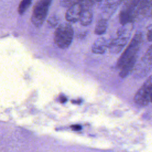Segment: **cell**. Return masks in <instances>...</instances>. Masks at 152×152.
Instances as JSON below:
<instances>
[{
  "instance_id": "19",
  "label": "cell",
  "mask_w": 152,
  "mask_h": 152,
  "mask_svg": "<svg viewBox=\"0 0 152 152\" xmlns=\"http://www.w3.org/2000/svg\"><path fill=\"white\" fill-rule=\"evenodd\" d=\"M150 15H151V17H152V5H151V9H150Z\"/></svg>"
},
{
  "instance_id": "18",
  "label": "cell",
  "mask_w": 152,
  "mask_h": 152,
  "mask_svg": "<svg viewBox=\"0 0 152 152\" xmlns=\"http://www.w3.org/2000/svg\"><path fill=\"white\" fill-rule=\"evenodd\" d=\"M60 100H61V102L62 103H64V102H65L66 101V98L65 97H64V96L61 97L60 98Z\"/></svg>"
},
{
  "instance_id": "6",
  "label": "cell",
  "mask_w": 152,
  "mask_h": 152,
  "mask_svg": "<svg viewBox=\"0 0 152 152\" xmlns=\"http://www.w3.org/2000/svg\"><path fill=\"white\" fill-rule=\"evenodd\" d=\"M152 91V75L150 76L137 91L134 96L135 102L142 106L147 105L150 101Z\"/></svg>"
},
{
  "instance_id": "3",
  "label": "cell",
  "mask_w": 152,
  "mask_h": 152,
  "mask_svg": "<svg viewBox=\"0 0 152 152\" xmlns=\"http://www.w3.org/2000/svg\"><path fill=\"white\" fill-rule=\"evenodd\" d=\"M142 41V34L140 31H137L131 38L128 45L119 58L116 63L118 68H120L124 63L130 59L137 56Z\"/></svg>"
},
{
  "instance_id": "4",
  "label": "cell",
  "mask_w": 152,
  "mask_h": 152,
  "mask_svg": "<svg viewBox=\"0 0 152 152\" xmlns=\"http://www.w3.org/2000/svg\"><path fill=\"white\" fill-rule=\"evenodd\" d=\"M52 0H38L33 8L31 20L37 27L42 26L45 21Z\"/></svg>"
},
{
  "instance_id": "8",
  "label": "cell",
  "mask_w": 152,
  "mask_h": 152,
  "mask_svg": "<svg viewBox=\"0 0 152 152\" xmlns=\"http://www.w3.org/2000/svg\"><path fill=\"white\" fill-rule=\"evenodd\" d=\"M110 39L107 36H100L96 39L91 47L92 52L95 54L104 53L109 47Z\"/></svg>"
},
{
  "instance_id": "16",
  "label": "cell",
  "mask_w": 152,
  "mask_h": 152,
  "mask_svg": "<svg viewBox=\"0 0 152 152\" xmlns=\"http://www.w3.org/2000/svg\"><path fill=\"white\" fill-rule=\"evenodd\" d=\"M146 36H147V39L148 41L152 42V26L148 28Z\"/></svg>"
},
{
  "instance_id": "13",
  "label": "cell",
  "mask_w": 152,
  "mask_h": 152,
  "mask_svg": "<svg viewBox=\"0 0 152 152\" xmlns=\"http://www.w3.org/2000/svg\"><path fill=\"white\" fill-rule=\"evenodd\" d=\"M123 0H106L104 3V8L115 10Z\"/></svg>"
},
{
  "instance_id": "11",
  "label": "cell",
  "mask_w": 152,
  "mask_h": 152,
  "mask_svg": "<svg viewBox=\"0 0 152 152\" xmlns=\"http://www.w3.org/2000/svg\"><path fill=\"white\" fill-rule=\"evenodd\" d=\"M93 18V14L90 8H84L80 18L81 26L86 27L91 24Z\"/></svg>"
},
{
  "instance_id": "2",
  "label": "cell",
  "mask_w": 152,
  "mask_h": 152,
  "mask_svg": "<svg viewBox=\"0 0 152 152\" xmlns=\"http://www.w3.org/2000/svg\"><path fill=\"white\" fill-rule=\"evenodd\" d=\"M74 35V28L68 22L60 24L55 29L53 40L56 45L60 49L68 48L71 44Z\"/></svg>"
},
{
  "instance_id": "17",
  "label": "cell",
  "mask_w": 152,
  "mask_h": 152,
  "mask_svg": "<svg viewBox=\"0 0 152 152\" xmlns=\"http://www.w3.org/2000/svg\"><path fill=\"white\" fill-rule=\"evenodd\" d=\"M71 128L73 131H80L81 129V126L80 125H73L71 126Z\"/></svg>"
},
{
  "instance_id": "20",
  "label": "cell",
  "mask_w": 152,
  "mask_h": 152,
  "mask_svg": "<svg viewBox=\"0 0 152 152\" xmlns=\"http://www.w3.org/2000/svg\"><path fill=\"white\" fill-rule=\"evenodd\" d=\"M150 102L152 103V91H151V96H150Z\"/></svg>"
},
{
  "instance_id": "7",
  "label": "cell",
  "mask_w": 152,
  "mask_h": 152,
  "mask_svg": "<svg viewBox=\"0 0 152 152\" xmlns=\"http://www.w3.org/2000/svg\"><path fill=\"white\" fill-rule=\"evenodd\" d=\"M83 8L81 2H77L68 7L65 12V18L67 22L74 23L79 21Z\"/></svg>"
},
{
  "instance_id": "9",
  "label": "cell",
  "mask_w": 152,
  "mask_h": 152,
  "mask_svg": "<svg viewBox=\"0 0 152 152\" xmlns=\"http://www.w3.org/2000/svg\"><path fill=\"white\" fill-rule=\"evenodd\" d=\"M152 0H137L135 20L143 18L150 11Z\"/></svg>"
},
{
  "instance_id": "14",
  "label": "cell",
  "mask_w": 152,
  "mask_h": 152,
  "mask_svg": "<svg viewBox=\"0 0 152 152\" xmlns=\"http://www.w3.org/2000/svg\"><path fill=\"white\" fill-rule=\"evenodd\" d=\"M31 2L32 0H22L18 7V12L20 14H23L30 5Z\"/></svg>"
},
{
  "instance_id": "10",
  "label": "cell",
  "mask_w": 152,
  "mask_h": 152,
  "mask_svg": "<svg viewBox=\"0 0 152 152\" xmlns=\"http://www.w3.org/2000/svg\"><path fill=\"white\" fill-rule=\"evenodd\" d=\"M137 58V56L130 59L121 66V67L120 68L121 71L119 72V75L121 77L125 78L129 74V73L134 68Z\"/></svg>"
},
{
  "instance_id": "15",
  "label": "cell",
  "mask_w": 152,
  "mask_h": 152,
  "mask_svg": "<svg viewBox=\"0 0 152 152\" xmlns=\"http://www.w3.org/2000/svg\"><path fill=\"white\" fill-rule=\"evenodd\" d=\"M59 21V19L58 17L56 15H52L50 17H49V20H48V23L50 25L51 27H54L56 26Z\"/></svg>"
},
{
  "instance_id": "1",
  "label": "cell",
  "mask_w": 152,
  "mask_h": 152,
  "mask_svg": "<svg viewBox=\"0 0 152 152\" xmlns=\"http://www.w3.org/2000/svg\"><path fill=\"white\" fill-rule=\"evenodd\" d=\"M133 23H130L121 25L117 30L116 36L110 39L109 50L111 53H119L126 45L131 39V32L133 30Z\"/></svg>"
},
{
  "instance_id": "12",
  "label": "cell",
  "mask_w": 152,
  "mask_h": 152,
  "mask_svg": "<svg viewBox=\"0 0 152 152\" xmlns=\"http://www.w3.org/2000/svg\"><path fill=\"white\" fill-rule=\"evenodd\" d=\"M107 21L108 19L103 17H101L98 20L95 25L94 30V32L96 34L102 36L106 33L108 26Z\"/></svg>"
},
{
  "instance_id": "5",
  "label": "cell",
  "mask_w": 152,
  "mask_h": 152,
  "mask_svg": "<svg viewBox=\"0 0 152 152\" xmlns=\"http://www.w3.org/2000/svg\"><path fill=\"white\" fill-rule=\"evenodd\" d=\"M137 4V0H126L124 3L119 13V21L121 25L134 22Z\"/></svg>"
}]
</instances>
